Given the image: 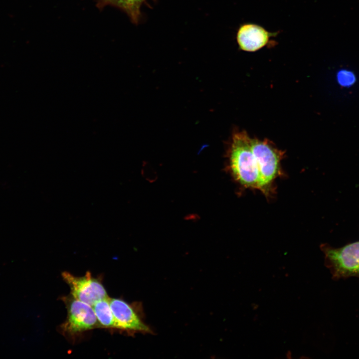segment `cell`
I'll return each instance as SVG.
<instances>
[{
    "mask_svg": "<svg viewBox=\"0 0 359 359\" xmlns=\"http://www.w3.org/2000/svg\"><path fill=\"white\" fill-rule=\"evenodd\" d=\"M227 156L228 168L234 179L244 187L258 189V169L251 138L245 132L234 133Z\"/></svg>",
    "mask_w": 359,
    "mask_h": 359,
    "instance_id": "cell-1",
    "label": "cell"
},
{
    "mask_svg": "<svg viewBox=\"0 0 359 359\" xmlns=\"http://www.w3.org/2000/svg\"><path fill=\"white\" fill-rule=\"evenodd\" d=\"M251 145L259 172L258 189L269 196L273 192L274 182L281 172L280 163L284 152L267 140L251 138Z\"/></svg>",
    "mask_w": 359,
    "mask_h": 359,
    "instance_id": "cell-2",
    "label": "cell"
},
{
    "mask_svg": "<svg viewBox=\"0 0 359 359\" xmlns=\"http://www.w3.org/2000/svg\"><path fill=\"white\" fill-rule=\"evenodd\" d=\"M322 249L325 256V264L333 278H359V241L338 248L324 245Z\"/></svg>",
    "mask_w": 359,
    "mask_h": 359,
    "instance_id": "cell-3",
    "label": "cell"
},
{
    "mask_svg": "<svg viewBox=\"0 0 359 359\" xmlns=\"http://www.w3.org/2000/svg\"><path fill=\"white\" fill-rule=\"evenodd\" d=\"M67 315L60 326L63 334L70 337L78 335L84 332L101 328L92 307L80 301L71 295L63 297Z\"/></svg>",
    "mask_w": 359,
    "mask_h": 359,
    "instance_id": "cell-4",
    "label": "cell"
},
{
    "mask_svg": "<svg viewBox=\"0 0 359 359\" xmlns=\"http://www.w3.org/2000/svg\"><path fill=\"white\" fill-rule=\"evenodd\" d=\"M61 276L70 288V295L80 301L92 306L98 301L108 297L100 280L93 277L89 271L80 277L64 271Z\"/></svg>",
    "mask_w": 359,
    "mask_h": 359,
    "instance_id": "cell-5",
    "label": "cell"
},
{
    "mask_svg": "<svg viewBox=\"0 0 359 359\" xmlns=\"http://www.w3.org/2000/svg\"><path fill=\"white\" fill-rule=\"evenodd\" d=\"M109 304L119 330L128 332L152 333L139 311L131 304L120 298H109Z\"/></svg>",
    "mask_w": 359,
    "mask_h": 359,
    "instance_id": "cell-6",
    "label": "cell"
},
{
    "mask_svg": "<svg viewBox=\"0 0 359 359\" xmlns=\"http://www.w3.org/2000/svg\"><path fill=\"white\" fill-rule=\"evenodd\" d=\"M278 32H270L262 26L256 24L244 23L239 27L236 40L239 48L244 51L255 52L267 46L271 38Z\"/></svg>",
    "mask_w": 359,
    "mask_h": 359,
    "instance_id": "cell-7",
    "label": "cell"
},
{
    "mask_svg": "<svg viewBox=\"0 0 359 359\" xmlns=\"http://www.w3.org/2000/svg\"><path fill=\"white\" fill-rule=\"evenodd\" d=\"M109 298L98 301L92 307L101 327L119 330L109 304Z\"/></svg>",
    "mask_w": 359,
    "mask_h": 359,
    "instance_id": "cell-8",
    "label": "cell"
},
{
    "mask_svg": "<svg viewBox=\"0 0 359 359\" xmlns=\"http://www.w3.org/2000/svg\"><path fill=\"white\" fill-rule=\"evenodd\" d=\"M145 0H125L124 11L126 12L133 22L138 23L140 16V7Z\"/></svg>",
    "mask_w": 359,
    "mask_h": 359,
    "instance_id": "cell-9",
    "label": "cell"
},
{
    "mask_svg": "<svg viewBox=\"0 0 359 359\" xmlns=\"http://www.w3.org/2000/svg\"><path fill=\"white\" fill-rule=\"evenodd\" d=\"M338 78L340 83L344 86L352 84L355 81L354 75L350 71H343L338 74Z\"/></svg>",
    "mask_w": 359,
    "mask_h": 359,
    "instance_id": "cell-10",
    "label": "cell"
},
{
    "mask_svg": "<svg viewBox=\"0 0 359 359\" xmlns=\"http://www.w3.org/2000/svg\"><path fill=\"white\" fill-rule=\"evenodd\" d=\"M99 1L101 5L110 4L124 10L125 0H99Z\"/></svg>",
    "mask_w": 359,
    "mask_h": 359,
    "instance_id": "cell-11",
    "label": "cell"
}]
</instances>
